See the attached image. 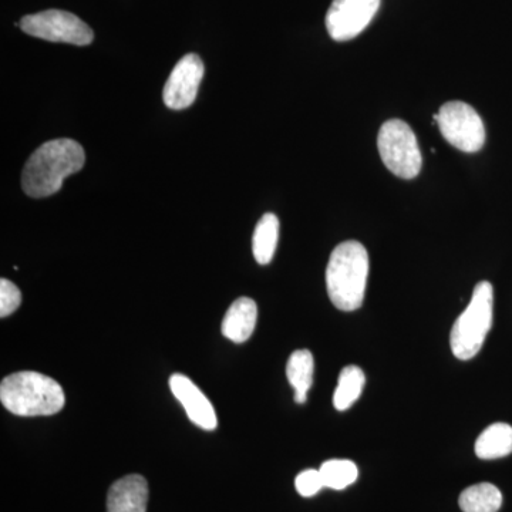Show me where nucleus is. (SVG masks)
Returning <instances> with one entry per match:
<instances>
[{"label":"nucleus","mask_w":512,"mask_h":512,"mask_svg":"<svg viewBox=\"0 0 512 512\" xmlns=\"http://www.w3.org/2000/svg\"><path fill=\"white\" fill-rule=\"evenodd\" d=\"M86 163V154L77 141L57 138L42 144L23 168L22 188L32 198L56 194L69 175L79 173Z\"/></svg>","instance_id":"nucleus-1"},{"label":"nucleus","mask_w":512,"mask_h":512,"mask_svg":"<svg viewBox=\"0 0 512 512\" xmlns=\"http://www.w3.org/2000/svg\"><path fill=\"white\" fill-rule=\"evenodd\" d=\"M369 254L360 242L346 241L333 249L326 268V286L330 301L343 312H352L363 305Z\"/></svg>","instance_id":"nucleus-2"},{"label":"nucleus","mask_w":512,"mask_h":512,"mask_svg":"<svg viewBox=\"0 0 512 512\" xmlns=\"http://www.w3.org/2000/svg\"><path fill=\"white\" fill-rule=\"evenodd\" d=\"M0 402L16 416H53L63 410L66 396L63 387L52 377L37 372H19L2 380Z\"/></svg>","instance_id":"nucleus-3"},{"label":"nucleus","mask_w":512,"mask_h":512,"mask_svg":"<svg viewBox=\"0 0 512 512\" xmlns=\"http://www.w3.org/2000/svg\"><path fill=\"white\" fill-rule=\"evenodd\" d=\"M493 311V285L480 282L474 288L466 311L458 316L451 329L450 346L457 359L470 360L477 356L493 326Z\"/></svg>","instance_id":"nucleus-4"},{"label":"nucleus","mask_w":512,"mask_h":512,"mask_svg":"<svg viewBox=\"0 0 512 512\" xmlns=\"http://www.w3.org/2000/svg\"><path fill=\"white\" fill-rule=\"evenodd\" d=\"M380 157L394 175L412 180L421 170V153L416 134L402 120H389L380 127L377 137Z\"/></svg>","instance_id":"nucleus-5"},{"label":"nucleus","mask_w":512,"mask_h":512,"mask_svg":"<svg viewBox=\"0 0 512 512\" xmlns=\"http://www.w3.org/2000/svg\"><path fill=\"white\" fill-rule=\"evenodd\" d=\"M19 28L26 35L53 43L89 46L94 39L92 28L66 10L50 9L36 15L25 16L20 20Z\"/></svg>","instance_id":"nucleus-6"},{"label":"nucleus","mask_w":512,"mask_h":512,"mask_svg":"<svg viewBox=\"0 0 512 512\" xmlns=\"http://www.w3.org/2000/svg\"><path fill=\"white\" fill-rule=\"evenodd\" d=\"M443 137L464 153H477L485 143L483 120L464 101H448L434 116Z\"/></svg>","instance_id":"nucleus-7"},{"label":"nucleus","mask_w":512,"mask_h":512,"mask_svg":"<svg viewBox=\"0 0 512 512\" xmlns=\"http://www.w3.org/2000/svg\"><path fill=\"white\" fill-rule=\"evenodd\" d=\"M382 0H333L326 13V29L336 42L355 39L370 25Z\"/></svg>","instance_id":"nucleus-8"},{"label":"nucleus","mask_w":512,"mask_h":512,"mask_svg":"<svg viewBox=\"0 0 512 512\" xmlns=\"http://www.w3.org/2000/svg\"><path fill=\"white\" fill-rule=\"evenodd\" d=\"M204 77L201 57L190 53L180 60L164 86L165 106L171 110H184L197 99L198 89Z\"/></svg>","instance_id":"nucleus-9"},{"label":"nucleus","mask_w":512,"mask_h":512,"mask_svg":"<svg viewBox=\"0 0 512 512\" xmlns=\"http://www.w3.org/2000/svg\"><path fill=\"white\" fill-rule=\"evenodd\" d=\"M170 389L175 399L184 407L188 419L202 430L214 431L218 426L217 413L208 397L201 392L190 377L173 375L170 377Z\"/></svg>","instance_id":"nucleus-10"},{"label":"nucleus","mask_w":512,"mask_h":512,"mask_svg":"<svg viewBox=\"0 0 512 512\" xmlns=\"http://www.w3.org/2000/svg\"><path fill=\"white\" fill-rule=\"evenodd\" d=\"M147 504L148 483L138 474L120 478L107 494V512H146Z\"/></svg>","instance_id":"nucleus-11"},{"label":"nucleus","mask_w":512,"mask_h":512,"mask_svg":"<svg viewBox=\"0 0 512 512\" xmlns=\"http://www.w3.org/2000/svg\"><path fill=\"white\" fill-rule=\"evenodd\" d=\"M258 320V306L251 298H239L229 306L222 320L221 330L225 338L234 343H244L254 333Z\"/></svg>","instance_id":"nucleus-12"},{"label":"nucleus","mask_w":512,"mask_h":512,"mask_svg":"<svg viewBox=\"0 0 512 512\" xmlns=\"http://www.w3.org/2000/svg\"><path fill=\"white\" fill-rule=\"evenodd\" d=\"M313 372H315V360L309 350H296L289 357L286 365V377L295 390V402L306 403L308 392L313 384Z\"/></svg>","instance_id":"nucleus-13"},{"label":"nucleus","mask_w":512,"mask_h":512,"mask_svg":"<svg viewBox=\"0 0 512 512\" xmlns=\"http://www.w3.org/2000/svg\"><path fill=\"white\" fill-rule=\"evenodd\" d=\"M512 453V427L507 423L491 424L480 434L476 454L481 460H495Z\"/></svg>","instance_id":"nucleus-14"},{"label":"nucleus","mask_w":512,"mask_h":512,"mask_svg":"<svg viewBox=\"0 0 512 512\" xmlns=\"http://www.w3.org/2000/svg\"><path fill=\"white\" fill-rule=\"evenodd\" d=\"M279 238V220L275 214H265L256 224L252 252L259 265H268L274 258Z\"/></svg>","instance_id":"nucleus-15"},{"label":"nucleus","mask_w":512,"mask_h":512,"mask_svg":"<svg viewBox=\"0 0 512 512\" xmlns=\"http://www.w3.org/2000/svg\"><path fill=\"white\" fill-rule=\"evenodd\" d=\"M458 504L463 512H498L503 505V494L493 484H476L461 493Z\"/></svg>","instance_id":"nucleus-16"},{"label":"nucleus","mask_w":512,"mask_h":512,"mask_svg":"<svg viewBox=\"0 0 512 512\" xmlns=\"http://www.w3.org/2000/svg\"><path fill=\"white\" fill-rule=\"evenodd\" d=\"M366 377L363 370L357 366H346L340 372L338 386L333 394V406L339 412L350 409L359 399L365 387Z\"/></svg>","instance_id":"nucleus-17"},{"label":"nucleus","mask_w":512,"mask_h":512,"mask_svg":"<svg viewBox=\"0 0 512 512\" xmlns=\"http://www.w3.org/2000/svg\"><path fill=\"white\" fill-rule=\"evenodd\" d=\"M322 474L323 484L332 490H345L359 477V470L350 460H329L319 468Z\"/></svg>","instance_id":"nucleus-18"},{"label":"nucleus","mask_w":512,"mask_h":512,"mask_svg":"<svg viewBox=\"0 0 512 512\" xmlns=\"http://www.w3.org/2000/svg\"><path fill=\"white\" fill-rule=\"evenodd\" d=\"M20 303H22V293L18 286L9 279L3 278L0 281V318H8L18 311Z\"/></svg>","instance_id":"nucleus-19"},{"label":"nucleus","mask_w":512,"mask_h":512,"mask_svg":"<svg viewBox=\"0 0 512 512\" xmlns=\"http://www.w3.org/2000/svg\"><path fill=\"white\" fill-rule=\"evenodd\" d=\"M295 487L302 497L309 498L318 494L325 484L319 470H305L296 477Z\"/></svg>","instance_id":"nucleus-20"}]
</instances>
